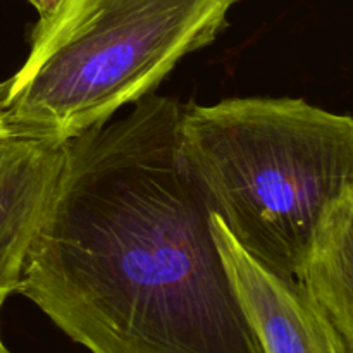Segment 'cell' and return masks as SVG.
<instances>
[{"label":"cell","mask_w":353,"mask_h":353,"mask_svg":"<svg viewBox=\"0 0 353 353\" xmlns=\"http://www.w3.org/2000/svg\"><path fill=\"white\" fill-rule=\"evenodd\" d=\"M183 109L152 93L62 145L17 293L90 353H264L179 157Z\"/></svg>","instance_id":"1"},{"label":"cell","mask_w":353,"mask_h":353,"mask_svg":"<svg viewBox=\"0 0 353 353\" xmlns=\"http://www.w3.org/2000/svg\"><path fill=\"white\" fill-rule=\"evenodd\" d=\"M238 0H61L2 85L9 133L65 143L152 95L216 40Z\"/></svg>","instance_id":"3"},{"label":"cell","mask_w":353,"mask_h":353,"mask_svg":"<svg viewBox=\"0 0 353 353\" xmlns=\"http://www.w3.org/2000/svg\"><path fill=\"white\" fill-rule=\"evenodd\" d=\"M9 131H7V126H6V121H3V110H2V85H0V138L3 137V134H7Z\"/></svg>","instance_id":"8"},{"label":"cell","mask_w":353,"mask_h":353,"mask_svg":"<svg viewBox=\"0 0 353 353\" xmlns=\"http://www.w3.org/2000/svg\"><path fill=\"white\" fill-rule=\"evenodd\" d=\"M28 2H30L31 6L38 10L40 17H43V16H47V14H50L52 10H54L55 7L61 3V0H28Z\"/></svg>","instance_id":"7"},{"label":"cell","mask_w":353,"mask_h":353,"mask_svg":"<svg viewBox=\"0 0 353 353\" xmlns=\"http://www.w3.org/2000/svg\"><path fill=\"white\" fill-rule=\"evenodd\" d=\"M214 240L264 353H348L331 321L300 279L264 268L210 216Z\"/></svg>","instance_id":"4"},{"label":"cell","mask_w":353,"mask_h":353,"mask_svg":"<svg viewBox=\"0 0 353 353\" xmlns=\"http://www.w3.org/2000/svg\"><path fill=\"white\" fill-rule=\"evenodd\" d=\"M179 157L236 243L300 279L321 221L353 188V116L303 99L183 109Z\"/></svg>","instance_id":"2"},{"label":"cell","mask_w":353,"mask_h":353,"mask_svg":"<svg viewBox=\"0 0 353 353\" xmlns=\"http://www.w3.org/2000/svg\"><path fill=\"white\" fill-rule=\"evenodd\" d=\"M62 145L14 133L0 138V303L17 292L61 171Z\"/></svg>","instance_id":"5"},{"label":"cell","mask_w":353,"mask_h":353,"mask_svg":"<svg viewBox=\"0 0 353 353\" xmlns=\"http://www.w3.org/2000/svg\"><path fill=\"white\" fill-rule=\"evenodd\" d=\"M300 281L353 353V188L321 221Z\"/></svg>","instance_id":"6"},{"label":"cell","mask_w":353,"mask_h":353,"mask_svg":"<svg viewBox=\"0 0 353 353\" xmlns=\"http://www.w3.org/2000/svg\"><path fill=\"white\" fill-rule=\"evenodd\" d=\"M2 305L3 303H0V310H2ZM0 353H12L9 350V348L6 347V343H3V340H2V331H0Z\"/></svg>","instance_id":"9"}]
</instances>
